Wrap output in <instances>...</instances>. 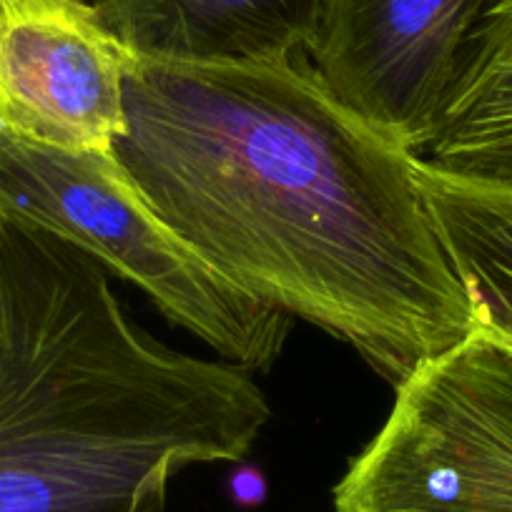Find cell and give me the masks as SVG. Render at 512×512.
<instances>
[{
  "label": "cell",
  "mask_w": 512,
  "mask_h": 512,
  "mask_svg": "<svg viewBox=\"0 0 512 512\" xmlns=\"http://www.w3.org/2000/svg\"><path fill=\"white\" fill-rule=\"evenodd\" d=\"M113 156L146 204L251 297L347 342L392 387L482 314L452 267L417 156L294 58H136Z\"/></svg>",
  "instance_id": "1"
},
{
  "label": "cell",
  "mask_w": 512,
  "mask_h": 512,
  "mask_svg": "<svg viewBox=\"0 0 512 512\" xmlns=\"http://www.w3.org/2000/svg\"><path fill=\"white\" fill-rule=\"evenodd\" d=\"M0 512H166L194 465L241 462L272 417L251 372L166 347L101 264L0 221Z\"/></svg>",
  "instance_id": "2"
},
{
  "label": "cell",
  "mask_w": 512,
  "mask_h": 512,
  "mask_svg": "<svg viewBox=\"0 0 512 512\" xmlns=\"http://www.w3.org/2000/svg\"><path fill=\"white\" fill-rule=\"evenodd\" d=\"M0 221L46 231L136 284L176 327L246 372H267L292 317L251 297L191 249L113 154L63 151L0 131Z\"/></svg>",
  "instance_id": "3"
},
{
  "label": "cell",
  "mask_w": 512,
  "mask_h": 512,
  "mask_svg": "<svg viewBox=\"0 0 512 512\" xmlns=\"http://www.w3.org/2000/svg\"><path fill=\"white\" fill-rule=\"evenodd\" d=\"M334 512H512V334L482 317L395 387Z\"/></svg>",
  "instance_id": "4"
},
{
  "label": "cell",
  "mask_w": 512,
  "mask_h": 512,
  "mask_svg": "<svg viewBox=\"0 0 512 512\" xmlns=\"http://www.w3.org/2000/svg\"><path fill=\"white\" fill-rule=\"evenodd\" d=\"M487 0H322L307 51L342 106L422 154Z\"/></svg>",
  "instance_id": "5"
},
{
  "label": "cell",
  "mask_w": 512,
  "mask_h": 512,
  "mask_svg": "<svg viewBox=\"0 0 512 512\" xmlns=\"http://www.w3.org/2000/svg\"><path fill=\"white\" fill-rule=\"evenodd\" d=\"M136 56L88 0H0V131L113 154Z\"/></svg>",
  "instance_id": "6"
},
{
  "label": "cell",
  "mask_w": 512,
  "mask_h": 512,
  "mask_svg": "<svg viewBox=\"0 0 512 512\" xmlns=\"http://www.w3.org/2000/svg\"><path fill=\"white\" fill-rule=\"evenodd\" d=\"M136 58L267 63L307 51L322 0H88Z\"/></svg>",
  "instance_id": "7"
},
{
  "label": "cell",
  "mask_w": 512,
  "mask_h": 512,
  "mask_svg": "<svg viewBox=\"0 0 512 512\" xmlns=\"http://www.w3.org/2000/svg\"><path fill=\"white\" fill-rule=\"evenodd\" d=\"M425 159L467 179L512 184V0H487Z\"/></svg>",
  "instance_id": "8"
},
{
  "label": "cell",
  "mask_w": 512,
  "mask_h": 512,
  "mask_svg": "<svg viewBox=\"0 0 512 512\" xmlns=\"http://www.w3.org/2000/svg\"><path fill=\"white\" fill-rule=\"evenodd\" d=\"M417 186L480 314L512 334V184L450 174L420 154Z\"/></svg>",
  "instance_id": "9"
},
{
  "label": "cell",
  "mask_w": 512,
  "mask_h": 512,
  "mask_svg": "<svg viewBox=\"0 0 512 512\" xmlns=\"http://www.w3.org/2000/svg\"><path fill=\"white\" fill-rule=\"evenodd\" d=\"M229 492L236 505L251 510V507H259L267 500V480H264L262 470L244 465L234 470V475L229 477Z\"/></svg>",
  "instance_id": "10"
},
{
  "label": "cell",
  "mask_w": 512,
  "mask_h": 512,
  "mask_svg": "<svg viewBox=\"0 0 512 512\" xmlns=\"http://www.w3.org/2000/svg\"><path fill=\"white\" fill-rule=\"evenodd\" d=\"M0 317H3V309H0Z\"/></svg>",
  "instance_id": "11"
}]
</instances>
